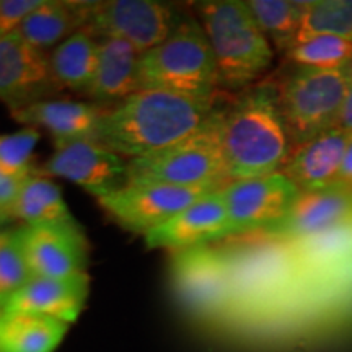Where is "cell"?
I'll use <instances>...</instances> for the list:
<instances>
[{
	"mask_svg": "<svg viewBox=\"0 0 352 352\" xmlns=\"http://www.w3.org/2000/svg\"><path fill=\"white\" fill-rule=\"evenodd\" d=\"M217 108L215 96L139 90L101 111L94 140L129 160L151 155L195 134Z\"/></svg>",
	"mask_w": 352,
	"mask_h": 352,
	"instance_id": "6da1fadb",
	"label": "cell"
},
{
	"mask_svg": "<svg viewBox=\"0 0 352 352\" xmlns=\"http://www.w3.org/2000/svg\"><path fill=\"white\" fill-rule=\"evenodd\" d=\"M222 147L232 182L280 171L294 145L277 103L274 82L246 88L222 108Z\"/></svg>",
	"mask_w": 352,
	"mask_h": 352,
	"instance_id": "7a4b0ae2",
	"label": "cell"
},
{
	"mask_svg": "<svg viewBox=\"0 0 352 352\" xmlns=\"http://www.w3.org/2000/svg\"><path fill=\"white\" fill-rule=\"evenodd\" d=\"M197 20L209 39L219 74V88L240 94L267 72L274 59L248 3L206 0L195 3Z\"/></svg>",
	"mask_w": 352,
	"mask_h": 352,
	"instance_id": "3957f363",
	"label": "cell"
},
{
	"mask_svg": "<svg viewBox=\"0 0 352 352\" xmlns=\"http://www.w3.org/2000/svg\"><path fill=\"white\" fill-rule=\"evenodd\" d=\"M140 90L210 98L219 90V74L209 39L199 20L183 19L164 43L140 54Z\"/></svg>",
	"mask_w": 352,
	"mask_h": 352,
	"instance_id": "277c9868",
	"label": "cell"
},
{
	"mask_svg": "<svg viewBox=\"0 0 352 352\" xmlns=\"http://www.w3.org/2000/svg\"><path fill=\"white\" fill-rule=\"evenodd\" d=\"M127 183L223 189L232 183L222 147V108L195 134L151 155L127 160Z\"/></svg>",
	"mask_w": 352,
	"mask_h": 352,
	"instance_id": "5b68a950",
	"label": "cell"
},
{
	"mask_svg": "<svg viewBox=\"0 0 352 352\" xmlns=\"http://www.w3.org/2000/svg\"><path fill=\"white\" fill-rule=\"evenodd\" d=\"M352 67L316 69L294 65L274 82L277 103L294 148L336 126Z\"/></svg>",
	"mask_w": 352,
	"mask_h": 352,
	"instance_id": "8992f818",
	"label": "cell"
},
{
	"mask_svg": "<svg viewBox=\"0 0 352 352\" xmlns=\"http://www.w3.org/2000/svg\"><path fill=\"white\" fill-rule=\"evenodd\" d=\"M171 283L178 300L192 316L206 321L228 320L232 277L223 246L201 245L176 252Z\"/></svg>",
	"mask_w": 352,
	"mask_h": 352,
	"instance_id": "52a82bcc",
	"label": "cell"
},
{
	"mask_svg": "<svg viewBox=\"0 0 352 352\" xmlns=\"http://www.w3.org/2000/svg\"><path fill=\"white\" fill-rule=\"evenodd\" d=\"M80 32L94 38H118L139 54L153 50L175 30L173 8L155 0H109L78 2Z\"/></svg>",
	"mask_w": 352,
	"mask_h": 352,
	"instance_id": "ba28073f",
	"label": "cell"
},
{
	"mask_svg": "<svg viewBox=\"0 0 352 352\" xmlns=\"http://www.w3.org/2000/svg\"><path fill=\"white\" fill-rule=\"evenodd\" d=\"M212 191L219 189L183 188L162 183H127L120 191L100 199V204L118 226L145 236Z\"/></svg>",
	"mask_w": 352,
	"mask_h": 352,
	"instance_id": "9c48e42d",
	"label": "cell"
},
{
	"mask_svg": "<svg viewBox=\"0 0 352 352\" xmlns=\"http://www.w3.org/2000/svg\"><path fill=\"white\" fill-rule=\"evenodd\" d=\"M233 235L258 233L279 222L300 195L296 184L277 173L239 179L222 189Z\"/></svg>",
	"mask_w": 352,
	"mask_h": 352,
	"instance_id": "30bf717a",
	"label": "cell"
},
{
	"mask_svg": "<svg viewBox=\"0 0 352 352\" xmlns=\"http://www.w3.org/2000/svg\"><path fill=\"white\" fill-rule=\"evenodd\" d=\"M43 176H60L103 199L127 184L129 166L118 155L91 139L74 140L56 147L50 160L39 170Z\"/></svg>",
	"mask_w": 352,
	"mask_h": 352,
	"instance_id": "8fae6325",
	"label": "cell"
},
{
	"mask_svg": "<svg viewBox=\"0 0 352 352\" xmlns=\"http://www.w3.org/2000/svg\"><path fill=\"white\" fill-rule=\"evenodd\" d=\"M57 90L46 52L26 43L19 32L0 34V101L10 113L44 101Z\"/></svg>",
	"mask_w": 352,
	"mask_h": 352,
	"instance_id": "7c38bea8",
	"label": "cell"
},
{
	"mask_svg": "<svg viewBox=\"0 0 352 352\" xmlns=\"http://www.w3.org/2000/svg\"><path fill=\"white\" fill-rule=\"evenodd\" d=\"M33 277H72L85 272L88 245L76 220L46 222L19 228Z\"/></svg>",
	"mask_w": 352,
	"mask_h": 352,
	"instance_id": "4fadbf2b",
	"label": "cell"
},
{
	"mask_svg": "<svg viewBox=\"0 0 352 352\" xmlns=\"http://www.w3.org/2000/svg\"><path fill=\"white\" fill-rule=\"evenodd\" d=\"M233 236L222 189L209 195L183 209L178 215L153 228L145 235L147 248L186 250L209 245L210 241Z\"/></svg>",
	"mask_w": 352,
	"mask_h": 352,
	"instance_id": "5bb4252c",
	"label": "cell"
},
{
	"mask_svg": "<svg viewBox=\"0 0 352 352\" xmlns=\"http://www.w3.org/2000/svg\"><path fill=\"white\" fill-rule=\"evenodd\" d=\"M349 220H352V195L331 186L300 191L292 208L279 222L258 233L272 239L297 240L329 230Z\"/></svg>",
	"mask_w": 352,
	"mask_h": 352,
	"instance_id": "9a60e30c",
	"label": "cell"
},
{
	"mask_svg": "<svg viewBox=\"0 0 352 352\" xmlns=\"http://www.w3.org/2000/svg\"><path fill=\"white\" fill-rule=\"evenodd\" d=\"M88 296L87 272L72 277H33L3 303L2 314L51 316L64 323L78 318Z\"/></svg>",
	"mask_w": 352,
	"mask_h": 352,
	"instance_id": "2e32d148",
	"label": "cell"
},
{
	"mask_svg": "<svg viewBox=\"0 0 352 352\" xmlns=\"http://www.w3.org/2000/svg\"><path fill=\"white\" fill-rule=\"evenodd\" d=\"M351 138L338 127L324 131L290 153L280 173L296 184L298 191H316L336 183Z\"/></svg>",
	"mask_w": 352,
	"mask_h": 352,
	"instance_id": "e0dca14e",
	"label": "cell"
},
{
	"mask_svg": "<svg viewBox=\"0 0 352 352\" xmlns=\"http://www.w3.org/2000/svg\"><path fill=\"white\" fill-rule=\"evenodd\" d=\"M101 109L96 104L69 100H44L13 111L15 121L30 127H44L54 140V147L74 140H94Z\"/></svg>",
	"mask_w": 352,
	"mask_h": 352,
	"instance_id": "ac0fdd59",
	"label": "cell"
},
{
	"mask_svg": "<svg viewBox=\"0 0 352 352\" xmlns=\"http://www.w3.org/2000/svg\"><path fill=\"white\" fill-rule=\"evenodd\" d=\"M98 64L88 96L100 103L122 101L140 90V54L118 38L98 39Z\"/></svg>",
	"mask_w": 352,
	"mask_h": 352,
	"instance_id": "d6986e66",
	"label": "cell"
},
{
	"mask_svg": "<svg viewBox=\"0 0 352 352\" xmlns=\"http://www.w3.org/2000/svg\"><path fill=\"white\" fill-rule=\"evenodd\" d=\"M98 39L85 32H77L50 56L52 77L59 88H69L77 94H88L94 83L98 64Z\"/></svg>",
	"mask_w": 352,
	"mask_h": 352,
	"instance_id": "ffe728a7",
	"label": "cell"
},
{
	"mask_svg": "<svg viewBox=\"0 0 352 352\" xmlns=\"http://www.w3.org/2000/svg\"><path fill=\"white\" fill-rule=\"evenodd\" d=\"M69 324L51 316L32 314L0 315V352H52Z\"/></svg>",
	"mask_w": 352,
	"mask_h": 352,
	"instance_id": "44dd1931",
	"label": "cell"
},
{
	"mask_svg": "<svg viewBox=\"0 0 352 352\" xmlns=\"http://www.w3.org/2000/svg\"><path fill=\"white\" fill-rule=\"evenodd\" d=\"M82 20L78 2L43 0V3L26 19L16 32L26 43L46 52L57 47L74 33L80 32Z\"/></svg>",
	"mask_w": 352,
	"mask_h": 352,
	"instance_id": "7402d4cb",
	"label": "cell"
},
{
	"mask_svg": "<svg viewBox=\"0 0 352 352\" xmlns=\"http://www.w3.org/2000/svg\"><path fill=\"white\" fill-rule=\"evenodd\" d=\"M10 215L13 219L23 220L25 226L76 220L65 204L60 188L36 171H33L25 182L13 202Z\"/></svg>",
	"mask_w": 352,
	"mask_h": 352,
	"instance_id": "603a6c76",
	"label": "cell"
},
{
	"mask_svg": "<svg viewBox=\"0 0 352 352\" xmlns=\"http://www.w3.org/2000/svg\"><path fill=\"white\" fill-rule=\"evenodd\" d=\"M246 3L271 46H274L277 52L287 54L297 43L308 2L250 0Z\"/></svg>",
	"mask_w": 352,
	"mask_h": 352,
	"instance_id": "cb8c5ba5",
	"label": "cell"
},
{
	"mask_svg": "<svg viewBox=\"0 0 352 352\" xmlns=\"http://www.w3.org/2000/svg\"><path fill=\"white\" fill-rule=\"evenodd\" d=\"M320 34L352 41V0H311L307 3L296 44Z\"/></svg>",
	"mask_w": 352,
	"mask_h": 352,
	"instance_id": "d4e9b609",
	"label": "cell"
},
{
	"mask_svg": "<svg viewBox=\"0 0 352 352\" xmlns=\"http://www.w3.org/2000/svg\"><path fill=\"white\" fill-rule=\"evenodd\" d=\"M285 57L292 65L347 69L352 67V41L329 34H320L296 44Z\"/></svg>",
	"mask_w": 352,
	"mask_h": 352,
	"instance_id": "484cf974",
	"label": "cell"
},
{
	"mask_svg": "<svg viewBox=\"0 0 352 352\" xmlns=\"http://www.w3.org/2000/svg\"><path fill=\"white\" fill-rule=\"evenodd\" d=\"M33 279L19 230L0 232V308L10 296Z\"/></svg>",
	"mask_w": 352,
	"mask_h": 352,
	"instance_id": "4316f807",
	"label": "cell"
},
{
	"mask_svg": "<svg viewBox=\"0 0 352 352\" xmlns=\"http://www.w3.org/2000/svg\"><path fill=\"white\" fill-rule=\"evenodd\" d=\"M39 138V131L33 127L0 135V168L10 175L33 171L32 155Z\"/></svg>",
	"mask_w": 352,
	"mask_h": 352,
	"instance_id": "83f0119b",
	"label": "cell"
},
{
	"mask_svg": "<svg viewBox=\"0 0 352 352\" xmlns=\"http://www.w3.org/2000/svg\"><path fill=\"white\" fill-rule=\"evenodd\" d=\"M43 0H0V34L16 32Z\"/></svg>",
	"mask_w": 352,
	"mask_h": 352,
	"instance_id": "f1b7e54d",
	"label": "cell"
},
{
	"mask_svg": "<svg viewBox=\"0 0 352 352\" xmlns=\"http://www.w3.org/2000/svg\"><path fill=\"white\" fill-rule=\"evenodd\" d=\"M33 171H30V173L10 175L0 168V210H6V212L10 214L13 202H15L25 182L28 179V176L32 175Z\"/></svg>",
	"mask_w": 352,
	"mask_h": 352,
	"instance_id": "f546056e",
	"label": "cell"
},
{
	"mask_svg": "<svg viewBox=\"0 0 352 352\" xmlns=\"http://www.w3.org/2000/svg\"><path fill=\"white\" fill-rule=\"evenodd\" d=\"M334 127H338V129L346 132V134L352 139V72H351L349 87H347V91H346V98L342 101L340 116H338L336 126Z\"/></svg>",
	"mask_w": 352,
	"mask_h": 352,
	"instance_id": "4dcf8cb0",
	"label": "cell"
},
{
	"mask_svg": "<svg viewBox=\"0 0 352 352\" xmlns=\"http://www.w3.org/2000/svg\"><path fill=\"white\" fill-rule=\"evenodd\" d=\"M334 186L352 195V140L346 151L344 160H342L341 170H340V173H338V178H336V183H334Z\"/></svg>",
	"mask_w": 352,
	"mask_h": 352,
	"instance_id": "1f68e13d",
	"label": "cell"
},
{
	"mask_svg": "<svg viewBox=\"0 0 352 352\" xmlns=\"http://www.w3.org/2000/svg\"><path fill=\"white\" fill-rule=\"evenodd\" d=\"M13 220V217L8 212H6V210H0V228L6 227L7 223H10Z\"/></svg>",
	"mask_w": 352,
	"mask_h": 352,
	"instance_id": "d6a6232c",
	"label": "cell"
},
{
	"mask_svg": "<svg viewBox=\"0 0 352 352\" xmlns=\"http://www.w3.org/2000/svg\"><path fill=\"white\" fill-rule=\"evenodd\" d=\"M0 315H2V310H0Z\"/></svg>",
	"mask_w": 352,
	"mask_h": 352,
	"instance_id": "836d02e7",
	"label": "cell"
}]
</instances>
